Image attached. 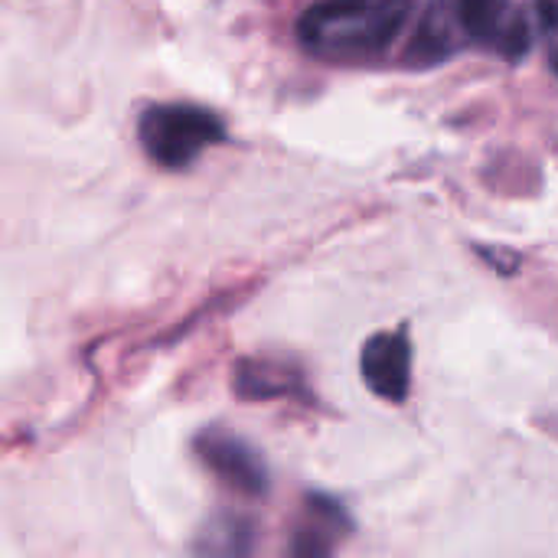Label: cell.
<instances>
[{"label": "cell", "mask_w": 558, "mask_h": 558, "mask_svg": "<svg viewBox=\"0 0 558 558\" xmlns=\"http://www.w3.org/2000/svg\"><path fill=\"white\" fill-rule=\"evenodd\" d=\"M415 13V0H324L301 23V43L337 62H356L386 52Z\"/></svg>", "instance_id": "1"}, {"label": "cell", "mask_w": 558, "mask_h": 558, "mask_svg": "<svg viewBox=\"0 0 558 558\" xmlns=\"http://www.w3.org/2000/svg\"><path fill=\"white\" fill-rule=\"evenodd\" d=\"M137 137L154 163L167 170H183L203 150L219 144L226 137V128L209 108L170 101V105H150L141 114Z\"/></svg>", "instance_id": "2"}, {"label": "cell", "mask_w": 558, "mask_h": 558, "mask_svg": "<svg viewBox=\"0 0 558 558\" xmlns=\"http://www.w3.org/2000/svg\"><path fill=\"white\" fill-rule=\"evenodd\" d=\"M454 23L461 43H481L504 59H523L536 43L533 16L513 0H435Z\"/></svg>", "instance_id": "3"}, {"label": "cell", "mask_w": 558, "mask_h": 558, "mask_svg": "<svg viewBox=\"0 0 558 558\" xmlns=\"http://www.w3.org/2000/svg\"><path fill=\"white\" fill-rule=\"evenodd\" d=\"M196 454L206 464V471L213 477H219L226 487H232L235 494L262 497L268 490V468H265L262 454L252 445H245L242 438H232L219 428L203 432L196 441Z\"/></svg>", "instance_id": "4"}, {"label": "cell", "mask_w": 558, "mask_h": 558, "mask_svg": "<svg viewBox=\"0 0 558 558\" xmlns=\"http://www.w3.org/2000/svg\"><path fill=\"white\" fill-rule=\"evenodd\" d=\"M363 383L386 402H405L412 392V343L405 330L376 333L360 356Z\"/></svg>", "instance_id": "5"}, {"label": "cell", "mask_w": 558, "mask_h": 558, "mask_svg": "<svg viewBox=\"0 0 558 558\" xmlns=\"http://www.w3.org/2000/svg\"><path fill=\"white\" fill-rule=\"evenodd\" d=\"M347 526L350 523L333 500L311 497L307 500V520L294 530L288 558H333L337 539L343 536Z\"/></svg>", "instance_id": "6"}, {"label": "cell", "mask_w": 558, "mask_h": 558, "mask_svg": "<svg viewBox=\"0 0 558 558\" xmlns=\"http://www.w3.org/2000/svg\"><path fill=\"white\" fill-rule=\"evenodd\" d=\"M255 526L245 517H216L196 536L199 558H252Z\"/></svg>", "instance_id": "7"}, {"label": "cell", "mask_w": 558, "mask_h": 558, "mask_svg": "<svg viewBox=\"0 0 558 558\" xmlns=\"http://www.w3.org/2000/svg\"><path fill=\"white\" fill-rule=\"evenodd\" d=\"M294 383V376L281 366H271V363H245L239 369V392L242 396H281L288 392Z\"/></svg>", "instance_id": "8"}, {"label": "cell", "mask_w": 558, "mask_h": 558, "mask_svg": "<svg viewBox=\"0 0 558 558\" xmlns=\"http://www.w3.org/2000/svg\"><path fill=\"white\" fill-rule=\"evenodd\" d=\"M533 23H536V33H543V39L549 46V62L558 75V0H536Z\"/></svg>", "instance_id": "9"}]
</instances>
